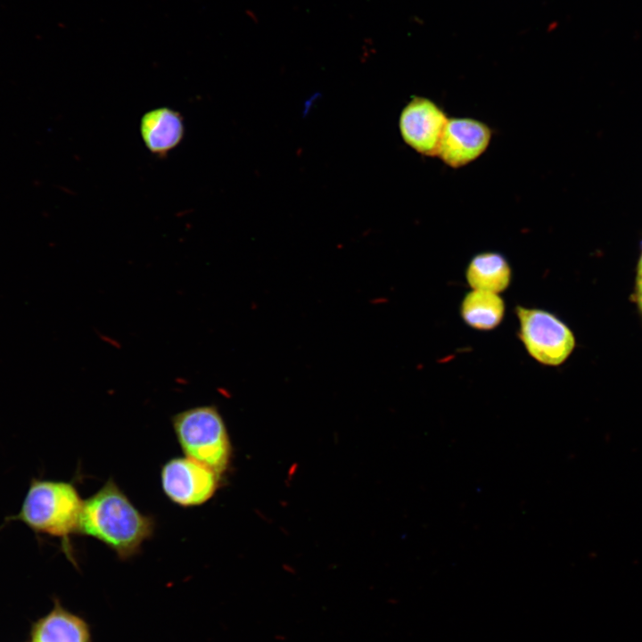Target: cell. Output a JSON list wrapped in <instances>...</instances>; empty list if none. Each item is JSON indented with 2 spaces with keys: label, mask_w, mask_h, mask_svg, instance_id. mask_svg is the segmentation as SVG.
I'll list each match as a JSON object with an SVG mask.
<instances>
[{
  "label": "cell",
  "mask_w": 642,
  "mask_h": 642,
  "mask_svg": "<svg viewBox=\"0 0 642 642\" xmlns=\"http://www.w3.org/2000/svg\"><path fill=\"white\" fill-rule=\"evenodd\" d=\"M82 498L71 482L33 479L17 515L37 533L59 537L66 542L78 533Z\"/></svg>",
  "instance_id": "obj_2"
},
{
  "label": "cell",
  "mask_w": 642,
  "mask_h": 642,
  "mask_svg": "<svg viewBox=\"0 0 642 642\" xmlns=\"http://www.w3.org/2000/svg\"><path fill=\"white\" fill-rule=\"evenodd\" d=\"M637 282H642V253L638 267Z\"/></svg>",
  "instance_id": "obj_13"
},
{
  "label": "cell",
  "mask_w": 642,
  "mask_h": 642,
  "mask_svg": "<svg viewBox=\"0 0 642 642\" xmlns=\"http://www.w3.org/2000/svg\"><path fill=\"white\" fill-rule=\"evenodd\" d=\"M179 446L185 457L221 476L228 468L232 446L224 419L213 405L180 411L171 418Z\"/></svg>",
  "instance_id": "obj_3"
},
{
  "label": "cell",
  "mask_w": 642,
  "mask_h": 642,
  "mask_svg": "<svg viewBox=\"0 0 642 642\" xmlns=\"http://www.w3.org/2000/svg\"><path fill=\"white\" fill-rule=\"evenodd\" d=\"M518 336L528 354L539 364L556 366L563 364L575 347L571 329L553 313L516 306Z\"/></svg>",
  "instance_id": "obj_4"
},
{
  "label": "cell",
  "mask_w": 642,
  "mask_h": 642,
  "mask_svg": "<svg viewBox=\"0 0 642 642\" xmlns=\"http://www.w3.org/2000/svg\"><path fill=\"white\" fill-rule=\"evenodd\" d=\"M506 304L498 293L472 290L463 298L460 315L470 327L490 331L499 325L505 316Z\"/></svg>",
  "instance_id": "obj_11"
},
{
  "label": "cell",
  "mask_w": 642,
  "mask_h": 642,
  "mask_svg": "<svg viewBox=\"0 0 642 642\" xmlns=\"http://www.w3.org/2000/svg\"><path fill=\"white\" fill-rule=\"evenodd\" d=\"M220 477L210 468L187 457L171 458L160 470L164 494L184 507L197 506L210 499L218 488Z\"/></svg>",
  "instance_id": "obj_5"
},
{
  "label": "cell",
  "mask_w": 642,
  "mask_h": 642,
  "mask_svg": "<svg viewBox=\"0 0 642 642\" xmlns=\"http://www.w3.org/2000/svg\"><path fill=\"white\" fill-rule=\"evenodd\" d=\"M31 642H92L89 624L58 601L33 627Z\"/></svg>",
  "instance_id": "obj_9"
},
{
  "label": "cell",
  "mask_w": 642,
  "mask_h": 642,
  "mask_svg": "<svg viewBox=\"0 0 642 642\" xmlns=\"http://www.w3.org/2000/svg\"><path fill=\"white\" fill-rule=\"evenodd\" d=\"M140 132L147 149L163 157L182 141L185 133L183 118L173 109L156 108L142 117Z\"/></svg>",
  "instance_id": "obj_8"
},
{
  "label": "cell",
  "mask_w": 642,
  "mask_h": 642,
  "mask_svg": "<svg viewBox=\"0 0 642 642\" xmlns=\"http://www.w3.org/2000/svg\"><path fill=\"white\" fill-rule=\"evenodd\" d=\"M449 121L446 112L429 98L414 96L401 111L399 131L404 142L418 153L438 155Z\"/></svg>",
  "instance_id": "obj_6"
},
{
  "label": "cell",
  "mask_w": 642,
  "mask_h": 642,
  "mask_svg": "<svg viewBox=\"0 0 642 642\" xmlns=\"http://www.w3.org/2000/svg\"><path fill=\"white\" fill-rule=\"evenodd\" d=\"M153 530V519L141 513L111 478L83 501L78 533L103 542L121 560L136 555Z\"/></svg>",
  "instance_id": "obj_1"
},
{
  "label": "cell",
  "mask_w": 642,
  "mask_h": 642,
  "mask_svg": "<svg viewBox=\"0 0 642 642\" xmlns=\"http://www.w3.org/2000/svg\"><path fill=\"white\" fill-rule=\"evenodd\" d=\"M490 128L472 118L449 119L437 157L458 169L478 159L490 144Z\"/></svg>",
  "instance_id": "obj_7"
},
{
  "label": "cell",
  "mask_w": 642,
  "mask_h": 642,
  "mask_svg": "<svg viewBox=\"0 0 642 642\" xmlns=\"http://www.w3.org/2000/svg\"><path fill=\"white\" fill-rule=\"evenodd\" d=\"M465 279L472 290L499 294L510 285L512 269L502 254L483 251L474 255L469 261Z\"/></svg>",
  "instance_id": "obj_10"
},
{
  "label": "cell",
  "mask_w": 642,
  "mask_h": 642,
  "mask_svg": "<svg viewBox=\"0 0 642 642\" xmlns=\"http://www.w3.org/2000/svg\"><path fill=\"white\" fill-rule=\"evenodd\" d=\"M636 299L638 305L642 311V282H637Z\"/></svg>",
  "instance_id": "obj_12"
}]
</instances>
